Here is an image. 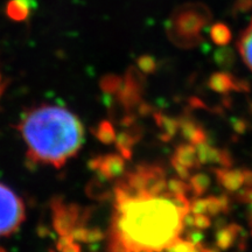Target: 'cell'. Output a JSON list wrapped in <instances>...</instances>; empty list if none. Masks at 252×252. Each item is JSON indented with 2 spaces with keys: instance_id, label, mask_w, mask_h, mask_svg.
Returning a JSON list of instances; mask_svg holds the SVG:
<instances>
[{
  "instance_id": "1",
  "label": "cell",
  "mask_w": 252,
  "mask_h": 252,
  "mask_svg": "<svg viewBox=\"0 0 252 252\" xmlns=\"http://www.w3.org/2000/svg\"><path fill=\"white\" fill-rule=\"evenodd\" d=\"M116 214L110 252H160L166 250L184 229V212L174 194L149 191L131 195L117 186Z\"/></svg>"
},
{
  "instance_id": "2",
  "label": "cell",
  "mask_w": 252,
  "mask_h": 252,
  "mask_svg": "<svg viewBox=\"0 0 252 252\" xmlns=\"http://www.w3.org/2000/svg\"><path fill=\"white\" fill-rule=\"evenodd\" d=\"M20 128L31 158L55 167L74 157L84 140L80 119L61 106L34 109L24 118Z\"/></svg>"
},
{
  "instance_id": "3",
  "label": "cell",
  "mask_w": 252,
  "mask_h": 252,
  "mask_svg": "<svg viewBox=\"0 0 252 252\" xmlns=\"http://www.w3.org/2000/svg\"><path fill=\"white\" fill-rule=\"evenodd\" d=\"M24 219V206L12 189L0 185V236L18 229Z\"/></svg>"
},
{
  "instance_id": "4",
  "label": "cell",
  "mask_w": 252,
  "mask_h": 252,
  "mask_svg": "<svg viewBox=\"0 0 252 252\" xmlns=\"http://www.w3.org/2000/svg\"><path fill=\"white\" fill-rule=\"evenodd\" d=\"M94 168L97 169L103 178L112 180L124 174L125 159L118 154H109L94 160Z\"/></svg>"
},
{
  "instance_id": "5",
  "label": "cell",
  "mask_w": 252,
  "mask_h": 252,
  "mask_svg": "<svg viewBox=\"0 0 252 252\" xmlns=\"http://www.w3.org/2000/svg\"><path fill=\"white\" fill-rule=\"evenodd\" d=\"M217 181L220 182L223 188L228 191H238L244 186V173L243 169L224 168L220 167L215 171Z\"/></svg>"
},
{
  "instance_id": "6",
  "label": "cell",
  "mask_w": 252,
  "mask_h": 252,
  "mask_svg": "<svg viewBox=\"0 0 252 252\" xmlns=\"http://www.w3.org/2000/svg\"><path fill=\"white\" fill-rule=\"evenodd\" d=\"M118 98L126 109L133 108L140 102V87L133 77H127L118 91Z\"/></svg>"
},
{
  "instance_id": "7",
  "label": "cell",
  "mask_w": 252,
  "mask_h": 252,
  "mask_svg": "<svg viewBox=\"0 0 252 252\" xmlns=\"http://www.w3.org/2000/svg\"><path fill=\"white\" fill-rule=\"evenodd\" d=\"M34 0H8L5 12L14 21H24L30 17L31 11L35 7Z\"/></svg>"
},
{
  "instance_id": "8",
  "label": "cell",
  "mask_w": 252,
  "mask_h": 252,
  "mask_svg": "<svg viewBox=\"0 0 252 252\" xmlns=\"http://www.w3.org/2000/svg\"><path fill=\"white\" fill-rule=\"evenodd\" d=\"M179 130H180L182 137L187 139L189 143L194 146L198 144L206 143L207 134L202 127H200L196 123L190 119H182L179 121Z\"/></svg>"
},
{
  "instance_id": "9",
  "label": "cell",
  "mask_w": 252,
  "mask_h": 252,
  "mask_svg": "<svg viewBox=\"0 0 252 252\" xmlns=\"http://www.w3.org/2000/svg\"><path fill=\"white\" fill-rule=\"evenodd\" d=\"M208 86L210 89L215 91L217 94H228L231 90H244V87L242 83L235 81L234 77H231L228 74H214L212 77L209 78Z\"/></svg>"
},
{
  "instance_id": "10",
  "label": "cell",
  "mask_w": 252,
  "mask_h": 252,
  "mask_svg": "<svg viewBox=\"0 0 252 252\" xmlns=\"http://www.w3.org/2000/svg\"><path fill=\"white\" fill-rule=\"evenodd\" d=\"M242 231V228H239L237 224H230L220 228L217 231L215 237L216 247L220 250H228L234 245L236 238L238 237L239 232Z\"/></svg>"
},
{
  "instance_id": "11",
  "label": "cell",
  "mask_w": 252,
  "mask_h": 252,
  "mask_svg": "<svg viewBox=\"0 0 252 252\" xmlns=\"http://www.w3.org/2000/svg\"><path fill=\"white\" fill-rule=\"evenodd\" d=\"M173 158L189 169L195 168V167L200 165L196 156V149L191 144H182L180 146H178Z\"/></svg>"
},
{
  "instance_id": "12",
  "label": "cell",
  "mask_w": 252,
  "mask_h": 252,
  "mask_svg": "<svg viewBox=\"0 0 252 252\" xmlns=\"http://www.w3.org/2000/svg\"><path fill=\"white\" fill-rule=\"evenodd\" d=\"M238 50L245 64L252 70V19L239 37Z\"/></svg>"
},
{
  "instance_id": "13",
  "label": "cell",
  "mask_w": 252,
  "mask_h": 252,
  "mask_svg": "<svg viewBox=\"0 0 252 252\" xmlns=\"http://www.w3.org/2000/svg\"><path fill=\"white\" fill-rule=\"evenodd\" d=\"M154 119H156L157 125L159 126L160 128L163 131L161 135V139H165L163 141H167L173 137V135L176 134V132L179 131V121L176 119H173L171 117H167V116L162 115V113H156L154 115Z\"/></svg>"
},
{
  "instance_id": "14",
  "label": "cell",
  "mask_w": 252,
  "mask_h": 252,
  "mask_svg": "<svg viewBox=\"0 0 252 252\" xmlns=\"http://www.w3.org/2000/svg\"><path fill=\"white\" fill-rule=\"evenodd\" d=\"M206 200L208 216H217L220 213H226L230 208V201L226 195L209 196Z\"/></svg>"
},
{
  "instance_id": "15",
  "label": "cell",
  "mask_w": 252,
  "mask_h": 252,
  "mask_svg": "<svg viewBox=\"0 0 252 252\" xmlns=\"http://www.w3.org/2000/svg\"><path fill=\"white\" fill-rule=\"evenodd\" d=\"M116 147L121 153V156L125 160L131 159L132 157V146L135 143V138L128 132H122L116 135Z\"/></svg>"
},
{
  "instance_id": "16",
  "label": "cell",
  "mask_w": 252,
  "mask_h": 252,
  "mask_svg": "<svg viewBox=\"0 0 252 252\" xmlns=\"http://www.w3.org/2000/svg\"><path fill=\"white\" fill-rule=\"evenodd\" d=\"M210 184H212L210 178L207 174H203V173H198V174L189 178V186H190V189L196 196H202L209 189Z\"/></svg>"
},
{
  "instance_id": "17",
  "label": "cell",
  "mask_w": 252,
  "mask_h": 252,
  "mask_svg": "<svg viewBox=\"0 0 252 252\" xmlns=\"http://www.w3.org/2000/svg\"><path fill=\"white\" fill-rule=\"evenodd\" d=\"M97 137L104 144H111L116 140V132L111 123L103 122L97 131Z\"/></svg>"
},
{
  "instance_id": "18",
  "label": "cell",
  "mask_w": 252,
  "mask_h": 252,
  "mask_svg": "<svg viewBox=\"0 0 252 252\" xmlns=\"http://www.w3.org/2000/svg\"><path fill=\"white\" fill-rule=\"evenodd\" d=\"M166 190L172 194H184L186 195L188 190H190V186L186 184L182 179H171L167 181Z\"/></svg>"
},
{
  "instance_id": "19",
  "label": "cell",
  "mask_w": 252,
  "mask_h": 252,
  "mask_svg": "<svg viewBox=\"0 0 252 252\" xmlns=\"http://www.w3.org/2000/svg\"><path fill=\"white\" fill-rule=\"evenodd\" d=\"M195 247L196 245L190 243L188 239H181L179 237L169 247L166 248V252H190Z\"/></svg>"
},
{
  "instance_id": "20",
  "label": "cell",
  "mask_w": 252,
  "mask_h": 252,
  "mask_svg": "<svg viewBox=\"0 0 252 252\" xmlns=\"http://www.w3.org/2000/svg\"><path fill=\"white\" fill-rule=\"evenodd\" d=\"M190 212L193 215H207V200L206 198H196L190 203Z\"/></svg>"
},
{
  "instance_id": "21",
  "label": "cell",
  "mask_w": 252,
  "mask_h": 252,
  "mask_svg": "<svg viewBox=\"0 0 252 252\" xmlns=\"http://www.w3.org/2000/svg\"><path fill=\"white\" fill-rule=\"evenodd\" d=\"M123 82L119 77H109L105 78L104 81V90L109 91V93H118L121 89Z\"/></svg>"
},
{
  "instance_id": "22",
  "label": "cell",
  "mask_w": 252,
  "mask_h": 252,
  "mask_svg": "<svg viewBox=\"0 0 252 252\" xmlns=\"http://www.w3.org/2000/svg\"><path fill=\"white\" fill-rule=\"evenodd\" d=\"M172 166L173 168H174V171L176 172V174H178V176L180 179H182V180H187V179L190 178V173H189V168H187V167L181 165L180 162H178L176 160L174 159V158H172Z\"/></svg>"
},
{
  "instance_id": "23",
  "label": "cell",
  "mask_w": 252,
  "mask_h": 252,
  "mask_svg": "<svg viewBox=\"0 0 252 252\" xmlns=\"http://www.w3.org/2000/svg\"><path fill=\"white\" fill-rule=\"evenodd\" d=\"M212 225V220L209 216L201 214V215H194V226L198 230H204L210 228Z\"/></svg>"
},
{
  "instance_id": "24",
  "label": "cell",
  "mask_w": 252,
  "mask_h": 252,
  "mask_svg": "<svg viewBox=\"0 0 252 252\" xmlns=\"http://www.w3.org/2000/svg\"><path fill=\"white\" fill-rule=\"evenodd\" d=\"M237 200L243 203L251 204L252 203V186H247V188L239 189L237 194Z\"/></svg>"
},
{
  "instance_id": "25",
  "label": "cell",
  "mask_w": 252,
  "mask_h": 252,
  "mask_svg": "<svg viewBox=\"0 0 252 252\" xmlns=\"http://www.w3.org/2000/svg\"><path fill=\"white\" fill-rule=\"evenodd\" d=\"M139 67L145 72H152L156 68V63L153 62L152 59L150 58H143L139 60Z\"/></svg>"
},
{
  "instance_id": "26",
  "label": "cell",
  "mask_w": 252,
  "mask_h": 252,
  "mask_svg": "<svg viewBox=\"0 0 252 252\" xmlns=\"http://www.w3.org/2000/svg\"><path fill=\"white\" fill-rule=\"evenodd\" d=\"M203 239H204V235L200 231V230H197V231H190V232H189L188 241L190 242V243H193L194 245L202 244Z\"/></svg>"
},
{
  "instance_id": "27",
  "label": "cell",
  "mask_w": 252,
  "mask_h": 252,
  "mask_svg": "<svg viewBox=\"0 0 252 252\" xmlns=\"http://www.w3.org/2000/svg\"><path fill=\"white\" fill-rule=\"evenodd\" d=\"M232 126H234V130L238 133H244L247 131V123L242 119H235L232 121Z\"/></svg>"
},
{
  "instance_id": "28",
  "label": "cell",
  "mask_w": 252,
  "mask_h": 252,
  "mask_svg": "<svg viewBox=\"0 0 252 252\" xmlns=\"http://www.w3.org/2000/svg\"><path fill=\"white\" fill-rule=\"evenodd\" d=\"M251 226H252V225H251Z\"/></svg>"
}]
</instances>
